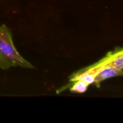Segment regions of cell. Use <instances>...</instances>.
I'll list each match as a JSON object with an SVG mask.
<instances>
[{"label": "cell", "mask_w": 123, "mask_h": 123, "mask_svg": "<svg viewBox=\"0 0 123 123\" xmlns=\"http://www.w3.org/2000/svg\"><path fill=\"white\" fill-rule=\"evenodd\" d=\"M12 67L35 68L19 54L13 43L12 32L7 25L2 24L0 25V68L6 70Z\"/></svg>", "instance_id": "cell-1"}, {"label": "cell", "mask_w": 123, "mask_h": 123, "mask_svg": "<svg viewBox=\"0 0 123 123\" xmlns=\"http://www.w3.org/2000/svg\"><path fill=\"white\" fill-rule=\"evenodd\" d=\"M123 74V70H120L110 65H108L101 68L97 73L95 78L94 85L97 88H99L100 86V84L104 80L115 77L122 76Z\"/></svg>", "instance_id": "cell-2"}, {"label": "cell", "mask_w": 123, "mask_h": 123, "mask_svg": "<svg viewBox=\"0 0 123 123\" xmlns=\"http://www.w3.org/2000/svg\"><path fill=\"white\" fill-rule=\"evenodd\" d=\"M89 85L86 83L84 82L82 80H77L75 81L69 82V84L64 85L60 89H58L56 91L58 94L62 92V91L65 90L69 89L70 91L72 92L78 94H83L85 93L88 90Z\"/></svg>", "instance_id": "cell-3"}]
</instances>
